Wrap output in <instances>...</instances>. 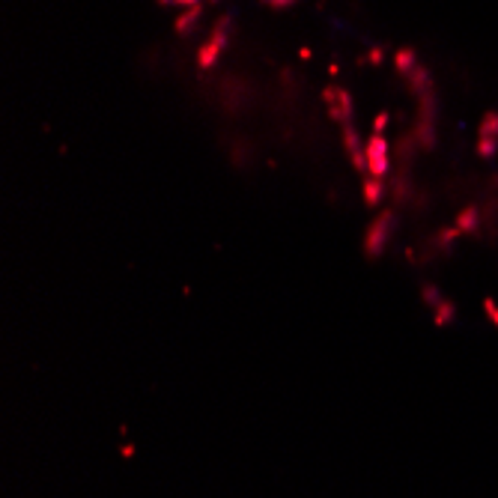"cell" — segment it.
<instances>
[{
  "label": "cell",
  "instance_id": "22",
  "mask_svg": "<svg viewBox=\"0 0 498 498\" xmlns=\"http://www.w3.org/2000/svg\"><path fill=\"white\" fill-rule=\"evenodd\" d=\"M176 6H194V3H200V0H174Z\"/></svg>",
  "mask_w": 498,
  "mask_h": 498
},
{
  "label": "cell",
  "instance_id": "1",
  "mask_svg": "<svg viewBox=\"0 0 498 498\" xmlns=\"http://www.w3.org/2000/svg\"><path fill=\"white\" fill-rule=\"evenodd\" d=\"M394 233H397V212H394V209H382V212L376 215V221L367 227V236H364V253H367V260L382 257Z\"/></svg>",
  "mask_w": 498,
  "mask_h": 498
},
{
  "label": "cell",
  "instance_id": "19",
  "mask_svg": "<svg viewBox=\"0 0 498 498\" xmlns=\"http://www.w3.org/2000/svg\"><path fill=\"white\" fill-rule=\"evenodd\" d=\"M388 123H391V114H388V111H379V114L373 116V134H385Z\"/></svg>",
  "mask_w": 498,
  "mask_h": 498
},
{
  "label": "cell",
  "instance_id": "3",
  "mask_svg": "<svg viewBox=\"0 0 498 498\" xmlns=\"http://www.w3.org/2000/svg\"><path fill=\"white\" fill-rule=\"evenodd\" d=\"M322 102L329 107V116L340 125H349L352 111H355V102H352V93L346 87H325L322 90Z\"/></svg>",
  "mask_w": 498,
  "mask_h": 498
},
{
  "label": "cell",
  "instance_id": "8",
  "mask_svg": "<svg viewBox=\"0 0 498 498\" xmlns=\"http://www.w3.org/2000/svg\"><path fill=\"white\" fill-rule=\"evenodd\" d=\"M477 224H481V212H477V206H466V209L457 215L454 227L459 230V236H463V233H475Z\"/></svg>",
  "mask_w": 498,
  "mask_h": 498
},
{
  "label": "cell",
  "instance_id": "17",
  "mask_svg": "<svg viewBox=\"0 0 498 498\" xmlns=\"http://www.w3.org/2000/svg\"><path fill=\"white\" fill-rule=\"evenodd\" d=\"M477 152H481V158H492L498 152V141L495 138H481L477 141Z\"/></svg>",
  "mask_w": 498,
  "mask_h": 498
},
{
  "label": "cell",
  "instance_id": "13",
  "mask_svg": "<svg viewBox=\"0 0 498 498\" xmlns=\"http://www.w3.org/2000/svg\"><path fill=\"white\" fill-rule=\"evenodd\" d=\"M343 149H346V156L349 152H355V149H364L361 147V138H358V132H355V125H343Z\"/></svg>",
  "mask_w": 498,
  "mask_h": 498
},
{
  "label": "cell",
  "instance_id": "23",
  "mask_svg": "<svg viewBox=\"0 0 498 498\" xmlns=\"http://www.w3.org/2000/svg\"><path fill=\"white\" fill-rule=\"evenodd\" d=\"M156 3H161V6H167V3H174V0H156Z\"/></svg>",
  "mask_w": 498,
  "mask_h": 498
},
{
  "label": "cell",
  "instance_id": "5",
  "mask_svg": "<svg viewBox=\"0 0 498 498\" xmlns=\"http://www.w3.org/2000/svg\"><path fill=\"white\" fill-rule=\"evenodd\" d=\"M200 18H203V3H194V6H188L185 12H183V15H179L176 21H174V30H176L179 36H188V33H191L194 27H197V21H200Z\"/></svg>",
  "mask_w": 498,
  "mask_h": 498
},
{
  "label": "cell",
  "instance_id": "12",
  "mask_svg": "<svg viewBox=\"0 0 498 498\" xmlns=\"http://www.w3.org/2000/svg\"><path fill=\"white\" fill-rule=\"evenodd\" d=\"M418 120L421 123H433V120H436V96H433V93L418 96Z\"/></svg>",
  "mask_w": 498,
  "mask_h": 498
},
{
  "label": "cell",
  "instance_id": "16",
  "mask_svg": "<svg viewBox=\"0 0 498 498\" xmlns=\"http://www.w3.org/2000/svg\"><path fill=\"white\" fill-rule=\"evenodd\" d=\"M421 298H424V302H427L430 307H439L442 302H445V298H442V293H439V287H433V284H424V287H421Z\"/></svg>",
  "mask_w": 498,
  "mask_h": 498
},
{
  "label": "cell",
  "instance_id": "14",
  "mask_svg": "<svg viewBox=\"0 0 498 498\" xmlns=\"http://www.w3.org/2000/svg\"><path fill=\"white\" fill-rule=\"evenodd\" d=\"M454 316H457V307L450 298H445L439 307H436V325H450L454 322Z\"/></svg>",
  "mask_w": 498,
  "mask_h": 498
},
{
  "label": "cell",
  "instance_id": "15",
  "mask_svg": "<svg viewBox=\"0 0 498 498\" xmlns=\"http://www.w3.org/2000/svg\"><path fill=\"white\" fill-rule=\"evenodd\" d=\"M481 138H495L498 141V114L495 111H490L481 120Z\"/></svg>",
  "mask_w": 498,
  "mask_h": 498
},
{
  "label": "cell",
  "instance_id": "20",
  "mask_svg": "<svg viewBox=\"0 0 498 498\" xmlns=\"http://www.w3.org/2000/svg\"><path fill=\"white\" fill-rule=\"evenodd\" d=\"M260 3H266L269 9H289V6H295L298 0H260Z\"/></svg>",
  "mask_w": 498,
  "mask_h": 498
},
{
  "label": "cell",
  "instance_id": "24",
  "mask_svg": "<svg viewBox=\"0 0 498 498\" xmlns=\"http://www.w3.org/2000/svg\"><path fill=\"white\" fill-rule=\"evenodd\" d=\"M209 3H215V0H209Z\"/></svg>",
  "mask_w": 498,
  "mask_h": 498
},
{
  "label": "cell",
  "instance_id": "9",
  "mask_svg": "<svg viewBox=\"0 0 498 498\" xmlns=\"http://www.w3.org/2000/svg\"><path fill=\"white\" fill-rule=\"evenodd\" d=\"M415 66H418V54H415V48H397L394 51V69L400 72L403 78L409 75Z\"/></svg>",
  "mask_w": 498,
  "mask_h": 498
},
{
  "label": "cell",
  "instance_id": "18",
  "mask_svg": "<svg viewBox=\"0 0 498 498\" xmlns=\"http://www.w3.org/2000/svg\"><path fill=\"white\" fill-rule=\"evenodd\" d=\"M382 60H385V48H382V45H376V48H370L358 63H370V66H379Z\"/></svg>",
  "mask_w": 498,
  "mask_h": 498
},
{
  "label": "cell",
  "instance_id": "6",
  "mask_svg": "<svg viewBox=\"0 0 498 498\" xmlns=\"http://www.w3.org/2000/svg\"><path fill=\"white\" fill-rule=\"evenodd\" d=\"M224 51H227L224 45H218L215 39H206V42L200 45V51H197V66H200V69H212L215 63L221 60Z\"/></svg>",
  "mask_w": 498,
  "mask_h": 498
},
{
  "label": "cell",
  "instance_id": "2",
  "mask_svg": "<svg viewBox=\"0 0 498 498\" xmlns=\"http://www.w3.org/2000/svg\"><path fill=\"white\" fill-rule=\"evenodd\" d=\"M364 152H367L370 176L385 179L388 170H391V147H388V138L385 134H370L367 143H364Z\"/></svg>",
  "mask_w": 498,
  "mask_h": 498
},
{
  "label": "cell",
  "instance_id": "10",
  "mask_svg": "<svg viewBox=\"0 0 498 498\" xmlns=\"http://www.w3.org/2000/svg\"><path fill=\"white\" fill-rule=\"evenodd\" d=\"M412 141L418 143V147H424V149L436 147V129H433V123H418V125H415Z\"/></svg>",
  "mask_w": 498,
  "mask_h": 498
},
{
  "label": "cell",
  "instance_id": "21",
  "mask_svg": "<svg viewBox=\"0 0 498 498\" xmlns=\"http://www.w3.org/2000/svg\"><path fill=\"white\" fill-rule=\"evenodd\" d=\"M484 311H486V316H490V322L498 325V307H495L492 298H484Z\"/></svg>",
  "mask_w": 498,
  "mask_h": 498
},
{
  "label": "cell",
  "instance_id": "11",
  "mask_svg": "<svg viewBox=\"0 0 498 498\" xmlns=\"http://www.w3.org/2000/svg\"><path fill=\"white\" fill-rule=\"evenodd\" d=\"M230 24H233V18H230V15H221L218 21L212 24L209 39H215L218 45H224V48H227V45H230Z\"/></svg>",
  "mask_w": 498,
  "mask_h": 498
},
{
  "label": "cell",
  "instance_id": "7",
  "mask_svg": "<svg viewBox=\"0 0 498 498\" xmlns=\"http://www.w3.org/2000/svg\"><path fill=\"white\" fill-rule=\"evenodd\" d=\"M406 84H409V90H412L415 96L433 93V81H430V72L424 69L421 63H418V66H415V69L409 72V75H406Z\"/></svg>",
  "mask_w": 498,
  "mask_h": 498
},
{
  "label": "cell",
  "instance_id": "4",
  "mask_svg": "<svg viewBox=\"0 0 498 498\" xmlns=\"http://www.w3.org/2000/svg\"><path fill=\"white\" fill-rule=\"evenodd\" d=\"M382 194H385V179L364 176V185H361V197H364V206L376 209V206L382 203Z\"/></svg>",
  "mask_w": 498,
  "mask_h": 498
}]
</instances>
